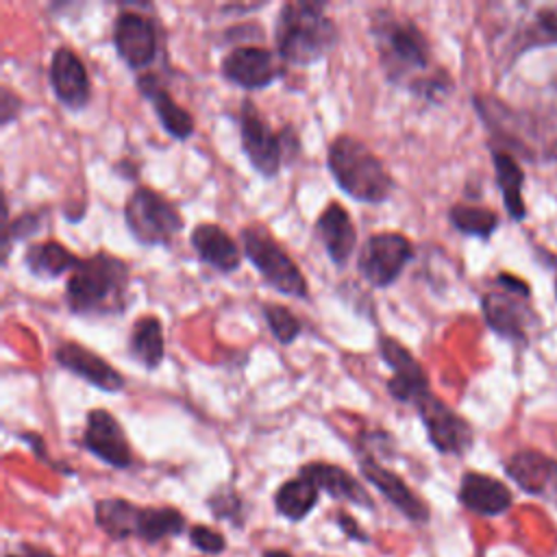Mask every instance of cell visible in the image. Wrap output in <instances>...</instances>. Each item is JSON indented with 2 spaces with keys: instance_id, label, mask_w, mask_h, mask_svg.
I'll return each instance as SVG.
<instances>
[{
  "instance_id": "19",
  "label": "cell",
  "mask_w": 557,
  "mask_h": 557,
  "mask_svg": "<svg viewBox=\"0 0 557 557\" xmlns=\"http://www.w3.org/2000/svg\"><path fill=\"white\" fill-rule=\"evenodd\" d=\"M505 470L524 492L557 500V463L550 457L537 450H520L507 459Z\"/></svg>"
},
{
  "instance_id": "28",
  "label": "cell",
  "mask_w": 557,
  "mask_h": 557,
  "mask_svg": "<svg viewBox=\"0 0 557 557\" xmlns=\"http://www.w3.org/2000/svg\"><path fill=\"white\" fill-rule=\"evenodd\" d=\"M320 490L311 479L298 472V476L287 479L274 494V507L287 520H302L318 503Z\"/></svg>"
},
{
  "instance_id": "20",
  "label": "cell",
  "mask_w": 557,
  "mask_h": 557,
  "mask_svg": "<svg viewBox=\"0 0 557 557\" xmlns=\"http://www.w3.org/2000/svg\"><path fill=\"white\" fill-rule=\"evenodd\" d=\"M315 235L322 242L326 257L335 265H344L357 246V228L352 218L335 200L320 211L315 220Z\"/></svg>"
},
{
  "instance_id": "24",
  "label": "cell",
  "mask_w": 557,
  "mask_h": 557,
  "mask_svg": "<svg viewBox=\"0 0 557 557\" xmlns=\"http://www.w3.org/2000/svg\"><path fill=\"white\" fill-rule=\"evenodd\" d=\"M498 285L505 292L485 294L483 298L485 320L494 331L509 337H518L524 331V313H522V307L513 300V296H527V294H516V289H527V285L505 274L498 276Z\"/></svg>"
},
{
  "instance_id": "23",
  "label": "cell",
  "mask_w": 557,
  "mask_h": 557,
  "mask_svg": "<svg viewBox=\"0 0 557 557\" xmlns=\"http://www.w3.org/2000/svg\"><path fill=\"white\" fill-rule=\"evenodd\" d=\"M137 89L141 91L144 98H148L152 102V109L159 117V124L163 126V131L168 135H172L174 139H187L194 133V117L189 111H185L174 98L172 94L161 85V81L157 78V74L152 72H144L137 76Z\"/></svg>"
},
{
  "instance_id": "36",
  "label": "cell",
  "mask_w": 557,
  "mask_h": 557,
  "mask_svg": "<svg viewBox=\"0 0 557 557\" xmlns=\"http://www.w3.org/2000/svg\"><path fill=\"white\" fill-rule=\"evenodd\" d=\"M7 557H54L52 553L48 550H41V548H30V546H24V550L17 555H7Z\"/></svg>"
},
{
  "instance_id": "11",
  "label": "cell",
  "mask_w": 557,
  "mask_h": 557,
  "mask_svg": "<svg viewBox=\"0 0 557 557\" xmlns=\"http://www.w3.org/2000/svg\"><path fill=\"white\" fill-rule=\"evenodd\" d=\"M431 444L444 455H463L472 446V426L440 396L429 392L416 403Z\"/></svg>"
},
{
  "instance_id": "5",
  "label": "cell",
  "mask_w": 557,
  "mask_h": 557,
  "mask_svg": "<svg viewBox=\"0 0 557 557\" xmlns=\"http://www.w3.org/2000/svg\"><path fill=\"white\" fill-rule=\"evenodd\" d=\"M96 524L115 540L159 542L178 535L185 529V518L172 507H139L124 498H102L96 503Z\"/></svg>"
},
{
  "instance_id": "15",
  "label": "cell",
  "mask_w": 557,
  "mask_h": 557,
  "mask_svg": "<svg viewBox=\"0 0 557 557\" xmlns=\"http://www.w3.org/2000/svg\"><path fill=\"white\" fill-rule=\"evenodd\" d=\"M83 446L94 457H98L100 461H104L113 468L122 470L133 463L128 440H126L120 422L107 409L87 411L85 429H83Z\"/></svg>"
},
{
  "instance_id": "13",
  "label": "cell",
  "mask_w": 557,
  "mask_h": 557,
  "mask_svg": "<svg viewBox=\"0 0 557 557\" xmlns=\"http://www.w3.org/2000/svg\"><path fill=\"white\" fill-rule=\"evenodd\" d=\"M113 46L128 67H148L157 59L159 50L154 20L133 9L120 11L113 22Z\"/></svg>"
},
{
  "instance_id": "29",
  "label": "cell",
  "mask_w": 557,
  "mask_h": 557,
  "mask_svg": "<svg viewBox=\"0 0 557 557\" xmlns=\"http://www.w3.org/2000/svg\"><path fill=\"white\" fill-rule=\"evenodd\" d=\"M494 170H496V183L503 194V202L509 211L511 218H522L524 215V200H522V170L518 163L505 154V152H494Z\"/></svg>"
},
{
  "instance_id": "30",
  "label": "cell",
  "mask_w": 557,
  "mask_h": 557,
  "mask_svg": "<svg viewBox=\"0 0 557 557\" xmlns=\"http://www.w3.org/2000/svg\"><path fill=\"white\" fill-rule=\"evenodd\" d=\"M450 224L466 235L474 237H490L498 224V218L494 211L483 207H468V205H455L448 211Z\"/></svg>"
},
{
  "instance_id": "18",
  "label": "cell",
  "mask_w": 557,
  "mask_h": 557,
  "mask_svg": "<svg viewBox=\"0 0 557 557\" xmlns=\"http://www.w3.org/2000/svg\"><path fill=\"white\" fill-rule=\"evenodd\" d=\"M359 470H361L363 479L368 483H372L409 520H413V522H426L429 520V507L424 505V500L418 498L396 472L387 470L370 453H363L359 457Z\"/></svg>"
},
{
  "instance_id": "22",
  "label": "cell",
  "mask_w": 557,
  "mask_h": 557,
  "mask_svg": "<svg viewBox=\"0 0 557 557\" xmlns=\"http://www.w3.org/2000/svg\"><path fill=\"white\" fill-rule=\"evenodd\" d=\"M509 487L481 472H466L459 483V503L479 516H500L511 507Z\"/></svg>"
},
{
  "instance_id": "21",
  "label": "cell",
  "mask_w": 557,
  "mask_h": 557,
  "mask_svg": "<svg viewBox=\"0 0 557 557\" xmlns=\"http://www.w3.org/2000/svg\"><path fill=\"white\" fill-rule=\"evenodd\" d=\"M189 244L198 259L218 272H233L242 265L239 244L218 224L200 222L189 235Z\"/></svg>"
},
{
  "instance_id": "6",
  "label": "cell",
  "mask_w": 557,
  "mask_h": 557,
  "mask_svg": "<svg viewBox=\"0 0 557 557\" xmlns=\"http://www.w3.org/2000/svg\"><path fill=\"white\" fill-rule=\"evenodd\" d=\"M239 239L246 259L255 265L265 285L285 296L307 298L309 285L305 281V274L300 272L296 261L285 252V248L263 226L252 224L242 228Z\"/></svg>"
},
{
  "instance_id": "9",
  "label": "cell",
  "mask_w": 557,
  "mask_h": 557,
  "mask_svg": "<svg viewBox=\"0 0 557 557\" xmlns=\"http://www.w3.org/2000/svg\"><path fill=\"white\" fill-rule=\"evenodd\" d=\"M413 257V246L407 235L396 231L372 233L359 250L357 270L372 287L392 285Z\"/></svg>"
},
{
  "instance_id": "3",
  "label": "cell",
  "mask_w": 557,
  "mask_h": 557,
  "mask_svg": "<svg viewBox=\"0 0 557 557\" xmlns=\"http://www.w3.org/2000/svg\"><path fill=\"white\" fill-rule=\"evenodd\" d=\"M326 168L335 183L355 200L379 205L389 198L394 178L383 161L357 137L337 135L326 150Z\"/></svg>"
},
{
  "instance_id": "26",
  "label": "cell",
  "mask_w": 557,
  "mask_h": 557,
  "mask_svg": "<svg viewBox=\"0 0 557 557\" xmlns=\"http://www.w3.org/2000/svg\"><path fill=\"white\" fill-rule=\"evenodd\" d=\"M24 263L37 278H57L72 272L81 259L57 239L28 244L24 250Z\"/></svg>"
},
{
  "instance_id": "12",
  "label": "cell",
  "mask_w": 557,
  "mask_h": 557,
  "mask_svg": "<svg viewBox=\"0 0 557 557\" xmlns=\"http://www.w3.org/2000/svg\"><path fill=\"white\" fill-rule=\"evenodd\" d=\"M376 348L381 359L392 368V376L387 379V392L394 400L416 405L422 396L431 392L426 372L405 344H400L392 335H379Z\"/></svg>"
},
{
  "instance_id": "8",
  "label": "cell",
  "mask_w": 557,
  "mask_h": 557,
  "mask_svg": "<svg viewBox=\"0 0 557 557\" xmlns=\"http://www.w3.org/2000/svg\"><path fill=\"white\" fill-rule=\"evenodd\" d=\"M505 52L518 57L529 48L557 44V2L505 4Z\"/></svg>"
},
{
  "instance_id": "35",
  "label": "cell",
  "mask_w": 557,
  "mask_h": 557,
  "mask_svg": "<svg viewBox=\"0 0 557 557\" xmlns=\"http://www.w3.org/2000/svg\"><path fill=\"white\" fill-rule=\"evenodd\" d=\"M337 524L342 527V531H344L348 537L359 540V542H368V535H366V533H361V529H359V524L355 522V518H352V516H348V513L339 511V513H337Z\"/></svg>"
},
{
  "instance_id": "10",
  "label": "cell",
  "mask_w": 557,
  "mask_h": 557,
  "mask_svg": "<svg viewBox=\"0 0 557 557\" xmlns=\"http://www.w3.org/2000/svg\"><path fill=\"white\" fill-rule=\"evenodd\" d=\"M239 135L248 163L265 178L276 176L283 165V137L265 122L252 100L242 102Z\"/></svg>"
},
{
  "instance_id": "14",
  "label": "cell",
  "mask_w": 557,
  "mask_h": 557,
  "mask_svg": "<svg viewBox=\"0 0 557 557\" xmlns=\"http://www.w3.org/2000/svg\"><path fill=\"white\" fill-rule=\"evenodd\" d=\"M222 76L244 89H261L274 83L283 67L276 54L263 46H237L220 63Z\"/></svg>"
},
{
  "instance_id": "37",
  "label": "cell",
  "mask_w": 557,
  "mask_h": 557,
  "mask_svg": "<svg viewBox=\"0 0 557 557\" xmlns=\"http://www.w3.org/2000/svg\"><path fill=\"white\" fill-rule=\"evenodd\" d=\"M263 557H292L287 550H281V548H272V550H265Z\"/></svg>"
},
{
  "instance_id": "25",
  "label": "cell",
  "mask_w": 557,
  "mask_h": 557,
  "mask_svg": "<svg viewBox=\"0 0 557 557\" xmlns=\"http://www.w3.org/2000/svg\"><path fill=\"white\" fill-rule=\"evenodd\" d=\"M300 474L311 479L320 492H326L333 498L348 500L352 505L368 507V509L374 507L366 487L342 466L326 463V461H309L300 468Z\"/></svg>"
},
{
  "instance_id": "2",
  "label": "cell",
  "mask_w": 557,
  "mask_h": 557,
  "mask_svg": "<svg viewBox=\"0 0 557 557\" xmlns=\"http://www.w3.org/2000/svg\"><path fill=\"white\" fill-rule=\"evenodd\" d=\"M324 2H285L276 15L274 41L278 57L292 65H311L337 44V26L324 13Z\"/></svg>"
},
{
  "instance_id": "34",
  "label": "cell",
  "mask_w": 557,
  "mask_h": 557,
  "mask_svg": "<svg viewBox=\"0 0 557 557\" xmlns=\"http://www.w3.org/2000/svg\"><path fill=\"white\" fill-rule=\"evenodd\" d=\"M20 111V98L9 89L2 87V98H0V122L7 126L9 122H13V117Z\"/></svg>"
},
{
  "instance_id": "7",
  "label": "cell",
  "mask_w": 557,
  "mask_h": 557,
  "mask_svg": "<svg viewBox=\"0 0 557 557\" xmlns=\"http://www.w3.org/2000/svg\"><path fill=\"white\" fill-rule=\"evenodd\" d=\"M128 233L144 246H165L183 231V215L159 191L135 187L124 202Z\"/></svg>"
},
{
  "instance_id": "31",
  "label": "cell",
  "mask_w": 557,
  "mask_h": 557,
  "mask_svg": "<svg viewBox=\"0 0 557 557\" xmlns=\"http://www.w3.org/2000/svg\"><path fill=\"white\" fill-rule=\"evenodd\" d=\"M261 311H263V318L274 335L276 342L281 344H292L298 335H300V322L298 318L285 307V305H278V302H263L261 305Z\"/></svg>"
},
{
  "instance_id": "27",
  "label": "cell",
  "mask_w": 557,
  "mask_h": 557,
  "mask_svg": "<svg viewBox=\"0 0 557 557\" xmlns=\"http://www.w3.org/2000/svg\"><path fill=\"white\" fill-rule=\"evenodd\" d=\"M128 350L135 361H139L146 370L159 368L165 355L163 324L157 315H141L131 326Z\"/></svg>"
},
{
  "instance_id": "17",
  "label": "cell",
  "mask_w": 557,
  "mask_h": 557,
  "mask_svg": "<svg viewBox=\"0 0 557 557\" xmlns=\"http://www.w3.org/2000/svg\"><path fill=\"white\" fill-rule=\"evenodd\" d=\"M54 361L98 389L120 392L124 387V376L107 359L78 342H61L54 348Z\"/></svg>"
},
{
  "instance_id": "4",
  "label": "cell",
  "mask_w": 557,
  "mask_h": 557,
  "mask_svg": "<svg viewBox=\"0 0 557 557\" xmlns=\"http://www.w3.org/2000/svg\"><path fill=\"white\" fill-rule=\"evenodd\" d=\"M370 35L379 52L385 76L400 83L416 72H426L431 65V48L424 33L407 17L379 9L370 20Z\"/></svg>"
},
{
  "instance_id": "33",
  "label": "cell",
  "mask_w": 557,
  "mask_h": 557,
  "mask_svg": "<svg viewBox=\"0 0 557 557\" xmlns=\"http://www.w3.org/2000/svg\"><path fill=\"white\" fill-rule=\"evenodd\" d=\"M189 540H191V544H194L198 550L209 553V555H220V553H224V548H226V540H224V535H222V533H218L215 529L205 527V524H196V527H191V531H189Z\"/></svg>"
},
{
  "instance_id": "1",
  "label": "cell",
  "mask_w": 557,
  "mask_h": 557,
  "mask_svg": "<svg viewBox=\"0 0 557 557\" xmlns=\"http://www.w3.org/2000/svg\"><path fill=\"white\" fill-rule=\"evenodd\" d=\"M131 285L128 263L111 252H96L70 272L65 302L78 315H111L126 307Z\"/></svg>"
},
{
  "instance_id": "32",
  "label": "cell",
  "mask_w": 557,
  "mask_h": 557,
  "mask_svg": "<svg viewBox=\"0 0 557 557\" xmlns=\"http://www.w3.org/2000/svg\"><path fill=\"white\" fill-rule=\"evenodd\" d=\"M41 228V213L37 211H26L22 215H17L15 220L7 222L4 233H2V261L7 263L11 246L20 239H28L33 233H37Z\"/></svg>"
},
{
  "instance_id": "16",
  "label": "cell",
  "mask_w": 557,
  "mask_h": 557,
  "mask_svg": "<svg viewBox=\"0 0 557 557\" xmlns=\"http://www.w3.org/2000/svg\"><path fill=\"white\" fill-rule=\"evenodd\" d=\"M48 78H50V87H52L57 100L63 107H67L72 111L87 107L89 96H91L89 74H87L85 63L72 48L59 46L52 52Z\"/></svg>"
}]
</instances>
